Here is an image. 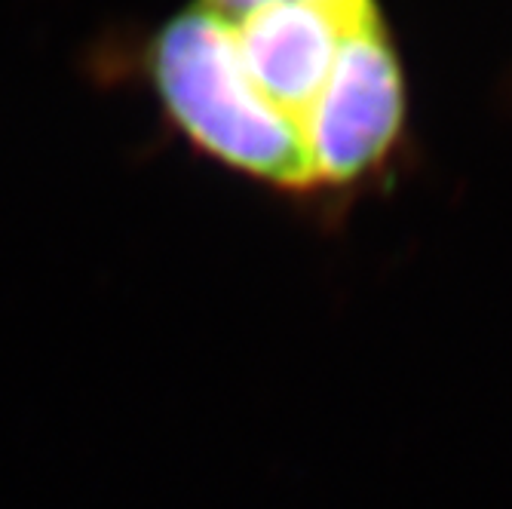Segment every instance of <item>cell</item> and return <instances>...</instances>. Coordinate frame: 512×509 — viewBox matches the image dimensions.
<instances>
[{
	"label": "cell",
	"mask_w": 512,
	"mask_h": 509,
	"mask_svg": "<svg viewBox=\"0 0 512 509\" xmlns=\"http://www.w3.org/2000/svg\"><path fill=\"white\" fill-rule=\"evenodd\" d=\"M279 4H313V7H332V10H347V13H368L378 10L375 0H200V7L218 13L221 19L234 22L252 10L261 7H279Z\"/></svg>",
	"instance_id": "277c9868"
},
{
	"label": "cell",
	"mask_w": 512,
	"mask_h": 509,
	"mask_svg": "<svg viewBox=\"0 0 512 509\" xmlns=\"http://www.w3.org/2000/svg\"><path fill=\"white\" fill-rule=\"evenodd\" d=\"M405 89L381 19L356 28L304 123L316 184H350L375 169L399 138Z\"/></svg>",
	"instance_id": "7a4b0ae2"
},
{
	"label": "cell",
	"mask_w": 512,
	"mask_h": 509,
	"mask_svg": "<svg viewBox=\"0 0 512 509\" xmlns=\"http://www.w3.org/2000/svg\"><path fill=\"white\" fill-rule=\"evenodd\" d=\"M151 77L175 126L215 160L279 188H313L304 132L249 80L234 28L206 7L169 19L151 43Z\"/></svg>",
	"instance_id": "6da1fadb"
},
{
	"label": "cell",
	"mask_w": 512,
	"mask_h": 509,
	"mask_svg": "<svg viewBox=\"0 0 512 509\" xmlns=\"http://www.w3.org/2000/svg\"><path fill=\"white\" fill-rule=\"evenodd\" d=\"M375 19H381L378 10L347 13L313 4H279L252 10L230 22V28L255 89L304 132L344 40Z\"/></svg>",
	"instance_id": "3957f363"
}]
</instances>
